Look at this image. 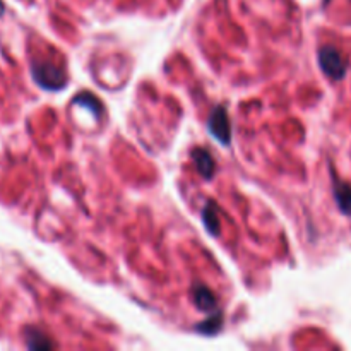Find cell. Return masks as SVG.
Listing matches in <instances>:
<instances>
[{"label": "cell", "instance_id": "6da1fadb", "mask_svg": "<svg viewBox=\"0 0 351 351\" xmlns=\"http://www.w3.org/2000/svg\"><path fill=\"white\" fill-rule=\"evenodd\" d=\"M31 75H33L34 82L47 91H60L67 84V75H65L64 69L50 64V62H33Z\"/></svg>", "mask_w": 351, "mask_h": 351}, {"label": "cell", "instance_id": "7a4b0ae2", "mask_svg": "<svg viewBox=\"0 0 351 351\" xmlns=\"http://www.w3.org/2000/svg\"><path fill=\"white\" fill-rule=\"evenodd\" d=\"M319 65H321L322 72H324L328 77H331L332 81L343 79L345 77L346 71H348V65H346L343 55L332 47H324L319 51Z\"/></svg>", "mask_w": 351, "mask_h": 351}, {"label": "cell", "instance_id": "3957f363", "mask_svg": "<svg viewBox=\"0 0 351 351\" xmlns=\"http://www.w3.org/2000/svg\"><path fill=\"white\" fill-rule=\"evenodd\" d=\"M208 130L223 146H228L232 143V123H230V117L225 106H216L213 110L208 120Z\"/></svg>", "mask_w": 351, "mask_h": 351}, {"label": "cell", "instance_id": "277c9868", "mask_svg": "<svg viewBox=\"0 0 351 351\" xmlns=\"http://www.w3.org/2000/svg\"><path fill=\"white\" fill-rule=\"evenodd\" d=\"M192 161H194L195 168H197L199 173L206 178V180H211L215 177V170H216V163L213 160L211 153L204 147H194L191 151Z\"/></svg>", "mask_w": 351, "mask_h": 351}, {"label": "cell", "instance_id": "5b68a950", "mask_svg": "<svg viewBox=\"0 0 351 351\" xmlns=\"http://www.w3.org/2000/svg\"><path fill=\"white\" fill-rule=\"evenodd\" d=\"M192 298H194V304L197 305L199 311L208 312V314L219 311L216 295L213 293L208 287H204V285H195V287L192 288Z\"/></svg>", "mask_w": 351, "mask_h": 351}, {"label": "cell", "instance_id": "8992f818", "mask_svg": "<svg viewBox=\"0 0 351 351\" xmlns=\"http://www.w3.org/2000/svg\"><path fill=\"white\" fill-rule=\"evenodd\" d=\"M24 339H26V346L29 350H50L55 346L40 329L34 328H27L24 331Z\"/></svg>", "mask_w": 351, "mask_h": 351}, {"label": "cell", "instance_id": "52a82bcc", "mask_svg": "<svg viewBox=\"0 0 351 351\" xmlns=\"http://www.w3.org/2000/svg\"><path fill=\"white\" fill-rule=\"evenodd\" d=\"M202 221H204L206 230H208L209 235L218 237L219 235V216H218V208H216L215 202H208L206 208L202 209Z\"/></svg>", "mask_w": 351, "mask_h": 351}, {"label": "cell", "instance_id": "ba28073f", "mask_svg": "<svg viewBox=\"0 0 351 351\" xmlns=\"http://www.w3.org/2000/svg\"><path fill=\"white\" fill-rule=\"evenodd\" d=\"M335 199L338 202V208L345 215L351 216V187L348 184L335 180Z\"/></svg>", "mask_w": 351, "mask_h": 351}, {"label": "cell", "instance_id": "9c48e42d", "mask_svg": "<svg viewBox=\"0 0 351 351\" xmlns=\"http://www.w3.org/2000/svg\"><path fill=\"white\" fill-rule=\"evenodd\" d=\"M221 326H223V314L221 311H216L213 312L206 321L199 322V326H195V331L202 332V335L213 336L218 331H221Z\"/></svg>", "mask_w": 351, "mask_h": 351}, {"label": "cell", "instance_id": "30bf717a", "mask_svg": "<svg viewBox=\"0 0 351 351\" xmlns=\"http://www.w3.org/2000/svg\"><path fill=\"white\" fill-rule=\"evenodd\" d=\"M74 103H79V105L84 106V108H89L93 113H95V117H99L103 112L101 103H99L95 96L89 95V93H82L81 96H77V98L74 99Z\"/></svg>", "mask_w": 351, "mask_h": 351}, {"label": "cell", "instance_id": "8fae6325", "mask_svg": "<svg viewBox=\"0 0 351 351\" xmlns=\"http://www.w3.org/2000/svg\"><path fill=\"white\" fill-rule=\"evenodd\" d=\"M3 12H5V5H3V2L0 0V17L3 16Z\"/></svg>", "mask_w": 351, "mask_h": 351}]
</instances>
